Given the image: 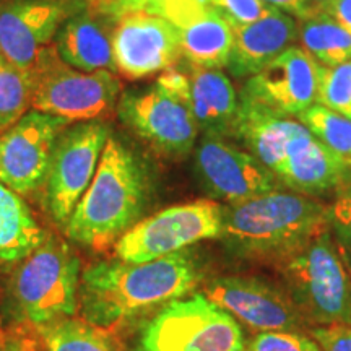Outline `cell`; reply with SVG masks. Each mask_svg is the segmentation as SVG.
<instances>
[{
	"instance_id": "obj_1",
	"label": "cell",
	"mask_w": 351,
	"mask_h": 351,
	"mask_svg": "<svg viewBox=\"0 0 351 351\" xmlns=\"http://www.w3.org/2000/svg\"><path fill=\"white\" fill-rule=\"evenodd\" d=\"M199 280L197 263L182 251L147 262H99L82 274L78 306L86 322L108 330L184 298Z\"/></svg>"
},
{
	"instance_id": "obj_2",
	"label": "cell",
	"mask_w": 351,
	"mask_h": 351,
	"mask_svg": "<svg viewBox=\"0 0 351 351\" xmlns=\"http://www.w3.org/2000/svg\"><path fill=\"white\" fill-rule=\"evenodd\" d=\"M327 226L328 205L278 189L223 207L219 238L236 256L275 265Z\"/></svg>"
},
{
	"instance_id": "obj_3",
	"label": "cell",
	"mask_w": 351,
	"mask_h": 351,
	"mask_svg": "<svg viewBox=\"0 0 351 351\" xmlns=\"http://www.w3.org/2000/svg\"><path fill=\"white\" fill-rule=\"evenodd\" d=\"M147 179L137 156L109 137L93 181L70 215L65 232L73 243L103 251L138 221Z\"/></svg>"
},
{
	"instance_id": "obj_4",
	"label": "cell",
	"mask_w": 351,
	"mask_h": 351,
	"mask_svg": "<svg viewBox=\"0 0 351 351\" xmlns=\"http://www.w3.org/2000/svg\"><path fill=\"white\" fill-rule=\"evenodd\" d=\"M274 267L307 324L351 326V275L328 226Z\"/></svg>"
},
{
	"instance_id": "obj_5",
	"label": "cell",
	"mask_w": 351,
	"mask_h": 351,
	"mask_svg": "<svg viewBox=\"0 0 351 351\" xmlns=\"http://www.w3.org/2000/svg\"><path fill=\"white\" fill-rule=\"evenodd\" d=\"M80 280V261L72 249L46 236L21 261L13 280V296L26 322L39 328L75 317Z\"/></svg>"
},
{
	"instance_id": "obj_6",
	"label": "cell",
	"mask_w": 351,
	"mask_h": 351,
	"mask_svg": "<svg viewBox=\"0 0 351 351\" xmlns=\"http://www.w3.org/2000/svg\"><path fill=\"white\" fill-rule=\"evenodd\" d=\"M32 109L70 124L96 121L117 108L121 82L109 70L83 72L65 64L54 44L43 51L32 72Z\"/></svg>"
},
{
	"instance_id": "obj_7",
	"label": "cell",
	"mask_w": 351,
	"mask_h": 351,
	"mask_svg": "<svg viewBox=\"0 0 351 351\" xmlns=\"http://www.w3.org/2000/svg\"><path fill=\"white\" fill-rule=\"evenodd\" d=\"M239 322L204 293L171 301L148 320L140 351H245Z\"/></svg>"
},
{
	"instance_id": "obj_8",
	"label": "cell",
	"mask_w": 351,
	"mask_h": 351,
	"mask_svg": "<svg viewBox=\"0 0 351 351\" xmlns=\"http://www.w3.org/2000/svg\"><path fill=\"white\" fill-rule=\"evenodd\" d=\"M223 207L215 200L179 204L137 221L116 244L117 258L147 262L221 236Z\"/></svg>"
},
{
	"instance_id": "obj_9",
	"label": "cell",
	"mask_w": 351,
	"mask_h": 351,
	"mask_svg": "<svg viewBox=\"0 0 351 351\" xmlns=\"http://www.w3.org/2000/svg\"><path fill=\"white\" fill-rule=\"evenodd\" d=\"M111 130L103 121L70 124L57 138L43 184L44 205L65 228L73 208L93 181Z\"/></svg>"
},
{
	"instance_id": "obj_10",
	"label": "cell",
	"mask_w": 351,
	"mask_h": 351,
	"mask_svg": "<svg viewBox=\"0 0 351 351\" xmlns=\"http://www.w3.org/2000/svg\"><path fill=\"white\" fill-rule=\"evenodd\" d=\"M116 109L121 121L156 152L184 156L194 148L199 125L191 109L161 83L142 93L124 95Z\"/></svg>"
},
{
	"instance_id": "obj_11",
	"label": "cell",
	"mask_w": 351,
	"mask_h": 351,
	"mask_svg": "<svg viewBox=\"0 0 351 351\" xmlns=\"http://www.w3.org/2000/svg\"><path fill=\"white\" fill-rule=\"evenodd\" d=\"M69 125L62 117L29 109L0 132V182L20 195L41 189L57 138Z\"/></svg>"
},
{
	"instance_id": "obj_12",
	"label": "cell",
	"mask_w": 351,
	"mask_h": 351,
	"mask_svg": "<svg viewBox=\"0 0 351 351\" xmlns=\"http://www.w3.org/2000/svg\"><path fill=\"white\" fill-rule=\"evenodd\" d=\"M195 169L205 191L228 205L278 191L282 184L251 153L212 135H205L197 147Z\"/></svg>"
},
{
	"instance_id": "obj_13",
	"label": "cell",
	"mask_w": 351,
	"mask_h": 351,
	"mask_svg": "<svg viewBox=\"0 0 351 351\" xmlns=\"http://www.w3.org/2000/svg\"><path fill=\"white\" fill-rule=\"evenodd\" d=\"M204 295L252 330L296 332L307 324L283 288L256 276H219L207 283Z\"/></svg>"
},
{
	"instance_id": "obj_14",
	"label": "cell",
	"mask_w": 351,
	"mask_h": 351,
	"mask_svg": "<svg viewBox=\"0 0 351 351\" xmlns=\"http://www.w3.org/2000/svg\"><path fill=\"white\" fill-rule=\"evenodd\" d=\"M116 72L137 80L174 67L182 56L173 23L160 15L129 12L117 16L111 34Z\"/></svg>"
},
{
	"instance_id": "obj_15",
	"label": "cell",
	"mask_w": 351,
	"mask_h": 351,
	"mask_svg": "<svg viewBox=\"0 0 351 351\" xmlns=\"http://www.w3.org/2000/svg\"><path fill=\"white\" fill-rule=\"evenodd\" d=\"M320 64L301 46H291L249 78L241 96L280 116H300L315 104Z\"/></svg>"
},
{
	"instance_id": "obj_16",
	"label": "cell",
	"mask_w": 351,
	"mask_h": 351,
	"mask_svg": "<svg viewBox=\"0 0 351 351\" xmlns=\"http://www.w3.org/2000/svg\"><path fill=\"white\" fill-rule=\"evenodd\" d=\"M174 95H178L205 135L226 137L234 134L239 99L230 78L221 69H207L189 64L187 72L171 67L158 78Z\"/></svg>"
},
{
	"instance_id": "obj_17",
	"label": "cell",
	"mask_w": 351,
	"mask_h": 351,
	"mask_svg": "<svg viewBox=\"0 0 351 351\" xmlns=\"http://www.w3.org/2000/svg\"><path fill=\"white\" fill-rule=\"evenodd\" d=\"M156 15L178 29L182 56L189 64L228 67L232 49L231 26L207 0H165Z\"/></svg>"
},
{
	"instance_id": "obj_18",
	"label": "cell",
	"mask_w": 351,
	"mask_h": 351,
	"mask_svg": "<svg viewBox=\"0 0 351 351\" xmlns=\"http://www.w3.org/2000/svg\"><path fill=\"white\" fill-rule=\"evenodd\" d=\"M64 21L65 7L54 0H26L0 8V52L32 75Z\"/></svg>"
},
{
	"instance_id": "obj_19",
	"label": "cell",
	"mask_w": 351,
	"mask_h": 351,
	"mask_svg": "<svg viewBox=\"0 0 351 351\" xmlns=\"http://www.w3.org/2000/svg\"><path fill=\"white\" fill-rule=\"evenodd\" d=\"M275 176L300 194H324L348 186L351 166L302 125L289 140Z\"/></svg>"
},
{
	"instance_id": "obj_20",
	"label": "cell",
	"mask_w": 351,
	"mask_h": 351,
	"mask_svg": "<svg viewBox=\"0 0 351 351\" xmlns=\"http://www.w3.org/2000/svg\"><path fill=\"white\" fill-rule=\"evenodd\" d=\"M228 20V19H226ZM232 32V49L228 69L234 77H252L269 65L298 38L293 16L276 10L251 23L228 20Z\"/></svg>"
},
{
	"instance_id": "obj_21",
	"label": "cell",
	"mask_w": 351,
	"mask_h": 351,
	"mask_svg": "<svg viewBox=\"0 0 351 351\" xmlns=\"http://www.w3.org/2000/svg\"><path fill=\"white\" fill-rule=\"evenodd\" d=\"M301 127L302 124L300 122L271 112L270 109L239 96V109L232 137L243 140V143L251 150V155L275 174L283 161L289 140L295 137Z\"/></svg>"
},
{
	"instance_id": "obj_22",
	"label": "cell",
	"mask_w": 351,
	"mask_h": 351,
	"mask_svg": "<svg viewBox=\"0 0 351 351\" xmlns=\"http://www.w3.org/2000/svg\"><path fill=\"white\" fill-rule=\"evenodd\" d=\"M54 49L65 64L83 72L116 73L111 34L95 19L78 15L65 20L54 38Z\"/></svg>"
},
{
	"instance_id": "obj_23",
	"label": "cell",
	"mask_w": 351,
	"mask_h": 351,
	"mask_svg": "<svg viewBox=\"0 0 351 351\" xmlns=\"http://www.w3.org/2000/svg\"><path fill=\"white\" fill-rule=\"evenodd\" d=\"M44 239L43 228L21 195L0 182V262H21Z\"/></svg>"
},
{
	"instance_id": "obj_24",
	"label": "cell",
	"mask_w": 351,
	"mask_h": 351,
	"mask_svg": "<svg viewBox=\"0 0 351 351\" xmlns=\"http://www.w3.org/2000/svg\"><path fill=\"white\" fill-rule=\"evenodd\" d=\"M298 38L302 49L322 67H335L351 59V33L320 12L298 23Z\"/></svg>"
},
{
	"instance_id": "obj_25",
	"label": "cell",
	"mask_w": 351,
	"mask_h": 351,
	"mask_svg": "<svg viewBox=\"0 0 351 351\" xmlns=\"http://www.w3.org/2000/svg\"><path fill=\"white\" fill-rule=\"evenodd\" d=\"M44 351H117L116 345L85 319L69 317L38 328Z\"/></svg>"
},
{
	"instance_id": "obj_26",
	"label": "cell",
	"mask_w": 351,
	"mask_h": 351,
	"mask_svg": "<svg viewBox=\"0 0 351 351\" xmlns=\"http://www.w3.org/2000/svg\"><path fill=\"white\" fill-rule=\"evenodd\" d=\"M32 77L0 52V132L32 109Z\"/></svg>"
},
{
	"instance_id": "obj_27",
	"label": "cell",
	"mask_w": 351,
	"mask_h": 351,
	"mask_svg": "<svg viewBox=\"0 0 351 351\" xmlns=\"http://www.w3.org/2000/svg\"><path fill=\"white\" fill-rule=\"evenodd\" d=\"M298 117L311 134L351 166V119L319 104H313Z\"/></svg>"
},
{
	"instance_id": "obj_28",
	"label": "cell",
	"mask_w": 351,
	"mask_h": 351,
	"mask_svg": "<svg viewBox=\"0 0 351 351\" xmlns=\"http://www.w3.org/2000/svg\"><path fill=\"white\" fill-rule=\"evenodd\" d=\"M315 103L351 119V59L319 70Z\"/></svg>"
},
{
	"instance_id": "obj_29",
	"label": "cell",
	"mask_w": 351,
	"mask_h": 351,
	"mask_svg": "<svg viewBox=\"0 0 351 351\" xmlns=\"http://www.w3.org/2000/svg\"><path fill=\"white\" fill-rule=\"evenodd\" d=\"M328 230L351 275V191L328 205Z\"/></svg>"
},
{
	"instance_id": "obj_30",
	"label": "cell",
	"mask_w": 351,
	"mask_h": 351,
	"mask_svg": "<svg viewBox=\"0 0 351 351\" xmlns=\"http://www.w3.org/2000/svg\"><path fill=\"white\" fill-rule=\"evenodd\" d=\"M245 351H320L314 340L298 332H261L245 343Z\"/></svg>"
},
{
	"instance_id": "obj_31",
	"label": "cell",
	"mask_w": 351,
	"mask_h": 351,
	"mask_svg": "<svg viewBox=\"0 0 351 351\" xmlns=\"http://www.w3.org/2000/svg\"><path fill=\"white\" fill-rule=\"evenodd\" d=\"M207 2L217 8L225 19L238 23H251L276 12V8L267 5L263 0H207Z\"/></svg>"
},
{
	"instance_id": "obj_32",
	"label": "cell",
	"mask_w": 351,
	"mask_h": 351,
	"mask_svg": "<svg viewBox=\"0 0 351 351\" xmlns=\"http://www.w3.org/2000/svg\"><path fill=\"white\" fill-rule=\"evenodd\" d=\"M311 335L320 351H351V326L348 324L314 327Z\"/></svg>"
},
{
	"instance_id": "obj_33",
	"label": "cell",
	"mask_w": 351,
	"mask_h": 351,
	"mask_svg": "<svg viewBox=\"0 0 351 351\" xmlns=\"http://www.w3.org/2000/svg\"><path fill=\"white\" fill-rule=\"evenodd\" d=\"M263 2L276 10L287 12V15L295 16L300 21L311 19L317 10V2L314 0H263Z\"/></svg>"
},
{
	"instance_id": "obj_34",
	"label": "cell",
	"mask_w": 351,
	"mask_h": 351,
	"mask_svg": "<svg viewBox=\"0 0 351 351\" xmlns=\"http://www.w3.org/2000/svg\"><path fill=\"white\" fill-rule=\"evenodd\" d=\"M163 2L165 0H108L104 2V7L116 16L129 12H147L156 15L158 8Z\"/></svg>"
},
{
	"instance_id": "obj_35",
	"label": "cell",
	"mask_w": 351,
	"mask_h": 351,
	"mask_svg": "<svg viewBox=\"0 0 351 351\" xmlns=\"http://www.w3.org/2000/svg\"><path fill=\"white\" fill-rule=\"evenodd\" d=\"M315 12L330 16L341 28L351 33V0H326V2L317 3Z\"/></svg>"
},
{
	"instance_id": "obj_36",
	"label": "cell",
	"mask_w": 351,
	"mask_h": 351,
	"mask_svg": "<svg viewBox=\"0 0 351 351\" xmlns=\"http://www.w3.org/2000/svg\"><path fill=\"white\" fill-rule=\"evenodd\" d=\"M0 351H25V337L2 335L0 333Z\"/></svg>"
},
{
	"instance_id": "obj_37",
	"label": "cell",
	"mask_w": 351,
	"mask_h": 351,
	"mask_svg": "<svg viewBox=\"0 0 351 351\" xmlns=\"http://www.w3.org/2000/svg\"><path fill=\"white\" fill-rule=\"evenodd\" d=\"M25 351H44L39 345V341L32 340V339H25Z\"/></svg>"
},
{
	"instance_id": "obj_38",
	"label": "cell",
	"mask_w": 351,
	"mask_h": 351,
	"mask_svg": "<svg viewBox=\"0 0 351 351\" xmlns=\"http://www.w3.org/2000/svg\"><path fill=\"white\" fill-rule=\"evenodd\" d=\"M314 2H317V3H320V2H326V0H314Z\"/></svg>"
},
{
	"instance_id": "obj_39",
	"label": "cell",
	"mask_w": 351,
	"mask_h": 351,
	"mask_svg": "<svg viewBox=\"0 0 351 351\" xmlns=\"http://www.w3.org/2000/svg\"><path fill=\"white\" fill-rule=\"evenodd\" d=\"M101 2H103V3H104V2H108V0H101Z\"/></svg>"
}]
</instances>
